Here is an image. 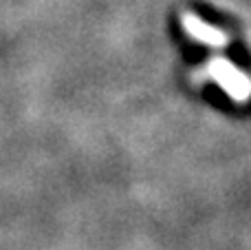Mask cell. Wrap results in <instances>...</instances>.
<instances>
[{
    "label": "cell",
    "mask_w": 251,
    "mask_h": 250,
    "mask_svg": "<svg viewBox=\"0 0 251 250\" xmlns=\"http://www.w3.org/2000/svg\"><path fill=\"white\" fill-rule=\"evenodd\" d=\"M203 75L212 78L234 102H247L251 95V80L247 73L236 69L227 58H212L207 66H203Z\"/></svg>",
    "instance_id": "obj_1"
},
{
    "label": "cell",
    "mask_w": 251,
    "mask_h": 250,
    "mask_svg": "<svg viewBox=\"0 0 251 250\" xmlns=\"http://www.w3.org/2000/svg\"><path fill=\"white\" fill-rule=\"evenodd\" d=\"M181 25L190 38H194L196 42L207 44V47L221 49L229 42V38H227V33L223 29H216V27L207 25L205 20H201L199 16H194V13H190V11L181 13Z\"/></svg>",
    "instance_id": "obj_2"
}]
</instances>
